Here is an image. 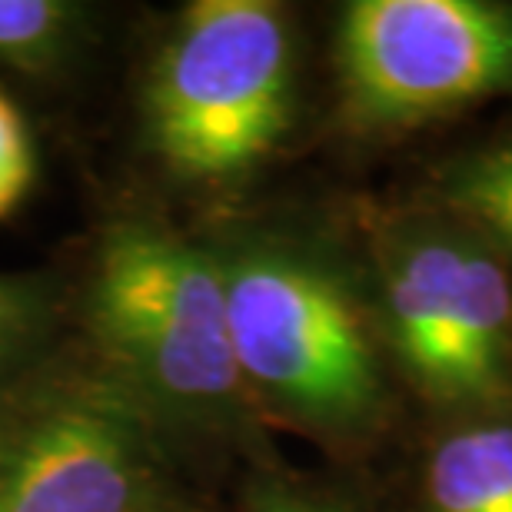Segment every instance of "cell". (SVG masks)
<instances>
[{"mask_svg":"<svg viewBox=\"0 0 512 512\" xmlns=\"http://www.w3.org/2000/svg\"><path fill=\"white\" fill-rule=\"evenodd\" d=\"M230 343L243 380L323 433L383 416L386 380L360 306L313 256L253 247L223 263Z\"/></svg>","mask_w":512,"mask_h":512,"instance_id":"obj_1","label":"cell"},{"mask_svg":"<svg viewBox=\"0 0 512 512\" xmlns=\"http://www.w3.org/2000/svg\"><path fill=\"white\" fill-rule=\"evenodd\" d=\"M293 40L266 0H200L183 10L150 87L157 150L187 180H233L290 127Z\"/></svg>","mask_w":512,"mask_h":512,"instance_id":"obj_2","label":"cell"},{"mask_svg":"<svg viewBox=\"0 0 512 512\" xmlns=\"http://www.w3.org/2000/svg\"><path fill=\"white\" fill-rule=\"evenodd\" d=\"M90 313L100 340L157 403L203 423L233 416L243 380L223 266L157 227L124 223L100 250Z\"/></svg>","mask_w":512,"mask_h":512,"instance_id":"obj_3","label":"cell"},{"mask_svg":"<svg viewBox=\"0 0 512 512\" xmlns=\"http://www.w3.org/2000/svg\"><path fill=\"white\" fill-rule=\"evenodd\" d=\"M383 326L429 403L463 413L512 403V273L446 213L403 223L383 253Z\"/></svg>","mask_w":512,"mask_h":512,"instance_id":"obj_4","label":"cell"},{"mask_svg":"<svg viewBox=\"0 0 512 512\" xmlns=\"http://www.w3.org/2000/svg\"><path fill=\"white\" fill-rule=\"evenodd\" d=\"M0 512H180L140 399L57 380L0 403Z\"/></svg>","mask_w":512,"mask_h":512,"instance_id":"obj_5","label":"cell"},{"mask_svg":"<svg viewBox=\"0 0 512 512\" xmlns=\"http://www.w3.org/2000/svg\"><path fill=\"white\" fill-rule=\"evenodd\" d=\"M336 54L353 124L409 130L512 94V4L356 0Z\"/></svg>","mask_w":512,"mask_h":512,"instance_id":"obj_6","label":"cell"},{"mask_svg":"<svg viewBox=\"0 0 512 512\" xmlns=\"http://www.w3.org/2000/svg\"><path fill=\"white\" fill-rule=\"evenodd\" d=\"M413 512H512V403L453 413L419 463Z\"/></svg>","mask_w":512,"mask_h":512,"instance_id":"obj_7","label":"cell"},{"mask_svg":"<svg viewBox=\"0 0 512 512\" xmlns=\"http://www.w3.org/2000/svg\"><path fill=\"white\" fill-rule=\"evenodd\" d=\"M439 213L512 260V133L449 163L439 177Z\"/></svg>","mask_w":512,"mask_h":512,"instance_id":"obj_8","label":"cell"},{"mask_svg":"<svg viewBox=\"0 0 512 512\" xmlns=\"http://www.w3.org/2000/svg\"><path fill=\"white\" fill-rule=\"evenodd\" d=\"M67 24L70 7L54 0H0V57L17 64L50 60Z\"/></svg>","mask_w":512,"mask_h":512,"instance_id":"obj_9","label":"cell"},{"mask_svg":"<svg viewBox=\"0 0 512 512\" xmlns=\"http://www.w3.org/2000/svg\"><path fill=\"white\" fill-rule=\"evenodd\" d=\"M34 177V153L24 130V120L0 94V217L17 207Z\"/></svg>","mask_w":512,"mask_h":512,"instance_id":"obj_10","label":"cell"},{"mask_svg":"<svg viewBox=\"0 0 512 512\" xmlns=\"http://www.w3.org/2000/svg\"><path fill=\"white\" fill-rule=\"evenodd\" d=\"M250 512H356V509L330 493H320V489L266 479V483L253 489Z\"/></svg>","mask_w":512,"mask_h":512,"instance_id":"obj_11","label":"cell"},{"mask_svg":"<svg viewBox=\"0 0 512 512\" xmlns=\"http://www.w3.org/2000/svg\"><path fill=\"white\" fill-rule=\"evenodd\" d=\"M34 323V296L20 283L0 280V363L24 343Z\"/></svg>","mask_w":512,"mask_h":512,"instance_id":"obj_12","label":"cell"}]
</instances>
